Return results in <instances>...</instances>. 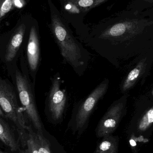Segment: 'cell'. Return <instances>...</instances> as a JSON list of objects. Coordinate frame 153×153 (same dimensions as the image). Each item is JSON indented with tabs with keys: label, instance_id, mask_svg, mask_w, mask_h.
I'll list each match as a JSON object with an SVG mask.
<instances>
[{
	"label": "cell",
	"instance_id": "obj_1",
	"mask_svg": "<svg viewBox=\"0 0 153 153\" xmlns=\"http://www.w3.org/2000/svg\"><path fill=\"white\" fill-rule=\"evenodd\" d=\"M97 37L114 45L153 42V21L141 13L126 9L99 25Z\"/></svg>",
	"mask_w": 153,
	"mask_h": 153
},
{
	"label": "cell",
	"instance_id": "obj_2",
	"mask_svg": "<svg viewBox=\"0 0 153 153\" xmlns=\"http://www.w3.org/2000/svg\"><path fill=\"white\" fill-rule=\"evenodd\" d=\"M51 9V30L65 62L69 64L78 75L86 69L88 55L86 49L76 40L66 25L55 11L54 6L49 0Z\"/></svg>",
	"mask_w": 153,
	"mask_h": 153
},
{
	"label": "cell",
	"instance_id": "obj_3",
	"mask_svg": "<svg viewBox=\"0 0 153 153\" xmlns=\"http://www.w3.org/2000/svg\"><path fill=\"white\" fill-rule=\"evenodd\" d=\"M19 60L20 69L17 65L7 71L16 89L25 115L37 132L43 133V125L36 103L35 84L31 79L23 52Z\"/></svg>",
	"mask_w": 153,
	"mask_h": 153
},
{
	"label": "cell",
	"instance_id": "obj_4",
	"mask_svg": "<svg viewBox=\"0 0 153 153\" xmlns=\"http://www.w3.org/2000/svg\"><path fill=\"white\" fill-rule=\"evenodd\" d=\"M16 89L8 79L0 77V115L14 124L19 134L21 141L27 144L28 136H25L27 127L24 109L20 105Z\"/></svg>",
	"mask_w": 153,
	"mask_h": 153
},
{
	"label": "cell",
	"instance_id": "obj_5",
	"mask_svg": "<svg viewBox=\"0 0 153 153\" xmlns=\"http://www.w3.org/2000/svg\"><path fill=\"white\" fill-rule=\"evenodd\" d=\"M26 25L22 23L18 26L8 36L1 40L0 59L5 65L7 70L17 65L18 59L25 50L24 38Z\"/></svg>",
	"mask_w": 153,
	"mask_h": 153
},
{
	"label": "cell",
	"instance_id": "obj_6",
	"mask_svg": "<svg viewBox=\"0 0 153 153\" xmlns=\"http://www.w3.org/2000/svg\"><path fill=\"white\" fill-rule=\"evenodd\" d=\"M61 78L59 73L51 79V84L45 101V112L49 119L57 122L63 119L67 104V93L61 88Z\"/></svg>",
	"mask_w": 153,
	"mask_h": 153
},
{
	"label": "cell",
	"instance_id": "obj_7",
	"mask_svg": "<svg viewBox=\"0 0 153 153\" xmlns=\"http://www.w3.org/2000/svg\"><path fill=\"white\" fill-rule=\"evenodd\" d=\"M108 81L105 80L98 85L84 100L78 102L74 106L73 115L75 125L77 130L84 127L89 121L98 102L107 91Z\"/></svg>",
	"mask_w": 153,
	"mask_h": 153
},
{
	"label": "cell",
	"instance_id": "obj_8",
	"mask_svg": "<svg viewBox=\"0 0 153 153\" xmlns=\"http://www.w3.org/2000/svg\"><path fill=\"white\" fill-rule=\"evenodd\" d=\"M126 102V98L124 96L108 110L97 127L98 137L107 136L115 131L124 114Z\"/></svg>",
	"mask_w": 153,
	"mask_h": 153
},
{
	"label": "cell",
	"instance_id": "obj_9",
	"mask_svg": "<svg viewBox=\"0 0 153 153\" xmlns=\"http://www.w3.org/2000/svg\"><path fill=\"white\" fill-rule=\"evenodd\" d=\"M26 62L30 76L34 84L41 60L40 40L35 26L30 30L28 41L25 48Z\"/></svg>",
	"mask_w": 153,
	"mask_h": 153
},
{
	"label": "cell",
	"instance_id": "obj_10",
	"mask_svg": "<svg viewBox=\"0 0 153 153\" xmlns=\"http://www.w3.org/2000/svg\"><path fill=\"white\" fill-rule=\"evenodd\" d=\"M8 119L0 115V139L11 151L16 152L19 146L12 131Z\"/></svg>",
	"mask_w": 153,
	"mask_h": 153
},
{
	"label": "cell",
	"instance_id": "obj_11",
	"mask_svg": "<svg viewBox=\"0 0 153 153\" xmlns=\"http://www.w3.org/2000/svg\"><path fill=\"white\" fill-rule=\"evenodd\" d=\"M146 66L145 60H142L136 66L135 68L130 71L122 85V91L123 92L129 90L134 85L139 77L143 73Z\"/></svg>",
	"mask_w": 153,
	"mask_h": 153
},
{
	"label": "cell",
	"instance_id": "obj_12",
	"mask_svg": "<svg viewBox=\"0 0 153 153\" xmlns=\"http://www.w3.org/2000/svg\"><path fill=\"white\" fill-rule=\"evenodd\" d=\"M67 4L78 8L81 11L87 12L109 0H64Z\"/></svg>",
	"mask_w": 153,
	"mask_h": 153
},
{
	"label": "cell",
	"instance_id": "obj_13",
	"mask_svg": "<svg viewBox=\"0 0 153 153\" xmlns=\"http://www.w3.org/2000/svg\"><path fill=\"white\" fill-rule=\"evenodd\" d=\"M153 7V0H132L126 9L141 13Z\"/></svg>",
	"mask_w": 153,
	"mask_h": 153
},
{
	"label": "cell",
	"instance_id": "obj_14",
	"mask_svg": "<svg viewBox=\"0 0 153 153\" xmlns=\"http://www.w3.org/2000/svg\"><path fill=\"white\" fill-rule=\"evenodd\" d=\"M117 143L112 137H108L100 143L96 153H117Z\"/></svg>",
	"mask_w": 153,
	"mask_h": 153
},
{
	"label": "cell",
	"instance_id": "obj_15",
	"mask_svg": "<svg viewBox=\"0 0 153 153\" xmlns=\"http://www.w3.org/2000/svg\"><path fill=\"white\" fill-rule=\"evenodd\" d=\"M153 124V106L148 109L144 113L138 125V128L140 131L147 130Z\"/></svg>",
	"mask_w": 153,
	"mask_h": 153
},
{
	"label": "cell",
	"instance_id": "obj_16",
	"mask_svg": "<svg viewBox=\"0 0 153 153\" xmlns=\"http://www.w3.org/2000/svg\"><path fill=\"white\" fill-rule=\"evenodd\" d=\"M34 136L39 153H51L49 143L44 137L43 133L34 132Z\"/></svg>",
	"mask_w": 153,
	"mask_h": 153
},
{
	"label": "cell",
	"instance_id": "obj_17",
	"mask_svg": "<svg viewBox=\"0 0 153 153\" xmlns=\"http://www.w3.org/2000/svg\"><path fill=\"white\" fill-rule=\"evenodd\" d=\"M27 129L28 131L27 141L28 149L26 151V153H39L34 136V131L31 126H28Z\"/></svg>",
	"mask_w": 153,
	"mask_h": 153
},
{
	"label": "cell",
	"instance_id": "obj_18",
	"mask_svg": "<svg viewBox=\"0 0 153 153\" xmlns=\"http://www.w3.org/2000/svg\"><path fill=\"white\" fill-rule=\"evenodd\" d=\"M13 1V0H4L1 4L0 19H1L11 9Z\"/></svg>",
	"mask_w": 153,
	"mask_h": 153
},
{
	"label": "cell",
	"instance_id": "obj_19",
	"mask_svg": "<svg viewBox=\"0 0 153 153\" xmlns=\"http://www.w3.org/2000/svg\"><path fill=\"white\" fill-rule=\"evenodd\" d=\"M141 13L143 16L147 17L153 21V7L151 9Z\"/></svg>",
	"mask_w": 153,
	"mask_h": 153
},
{
	"label": "cell",
	"instance_id": "obj_20",
	"mask_svg": "<svg viewBox=\"0 0 153 153\" xmlns=\"http://www.w3.org/2000/svg\"><path fill=\"white\" fill-rule=\"evenodd\" d=\"M13 3H14L15 6L18 7H22V3L21 0H13Z\"/></svg>",
	"mask_w": 153,
	"mask_h": 153
},
{
	"label": "cell",
	"instance_id": "obj_21",
	"mask_svg": "<svg viewBox=\"0 0 153 153\" xmlns=\"http://www.w3.org/2000/svg\"><path fill=\"white\" fill-rule=\"evenodd\" d=\"M4 0H0V4H1L4 1Z\"/></svg>",
	"mask_w": 153,
	"mask_h": 153
},
{
	"label": "cell",
	"instance_id": "obj_22",
	"mask_svg": "<svg viewBox=\"0 0 153 153\" xmlns=\"http://www.w3.org/2000/svg\"><path fill=\"white\" fill-rule=\"evenodd\" d=\"M0 153H7L4 152H0Z\"/></svg>",
	"mask_w": 153,
	"mask_h": 153
},
{
	"label": "cell",
	"instance_id": "obj_23",
	"mask_svg": "<svg viewBox=\"0 0 153 153\" xmlns=\"http://www.w3.org/2000/svg\"><path fill=\"white\" fill-rule=\"evenodd\" d=\"M152 94H153V91H152Z\"/></svg>",
	"mask_w": 153,
	"mask_h": 153
}]
</instances>
